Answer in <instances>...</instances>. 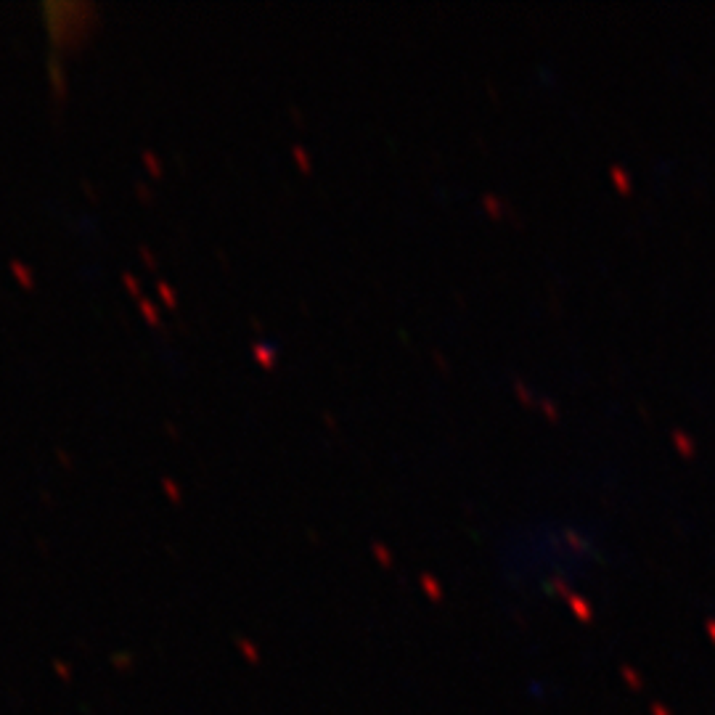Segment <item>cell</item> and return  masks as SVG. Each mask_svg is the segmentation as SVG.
Returning <instances> with one entry per match:
<instances>
[{"mask_svg":"<svg viewBox=\"0 0 715 715\" xmlns=\"http://www.w3.org/2000/svg\"><path fill=\"white\" fill-rule=\"evenodd\" d=\"M85 3H80V11H83ZM45 11V27H48V34H51V43L56 51H69L74 53L83 43L87 40V34L93 30V24H80L77 19L72 21L74 11H77V3H56V0H48L43 6ZM77 11V14H80Z\"/></svg>","mask_w":715,"mask_h":715,"instance_id":"cell-1","label":"cell"},{"mask_svg":"<svg viewBox=\"0 0 715 715\" xmlns=\"http://www.w3.org/2000/svg\"><path fill=\"white\" fill-rule=\"evenodd\" d=\"M48 83H51V96L56 101V109H64L69 99V83H67V69H64V61L59 53H51L48 56Z\"/></svg>","mask_w":715,"mask_h":715,"instance_id":"cell-2","label":"cell"},{"mask_svg":"<svg viewBox=\"0 0 715 715\" xmlns=\"http://www.w3.org/2000/svg\"><path fill=\"white\" fill-rule=\"evenodd\" d=\"M8 268H11V276H14V281H17L19 287L24 291H34V287H37V281H34V271L27 265V262H21V260H11L8 262Z\"/></svg>","mask_w":715,"mask_h":715,"instance_id":"cell-3","label":"cell"},{"mask_svg":"<svg viewBox=\"0 0 715 715\" xmlns=\"http://www.w3.org/2000/svg\"><path fill=\"white\" fill-rule=\"evenodd\" d=\"M53 453H56V459H59V461H61V464H64V469H74V461H72V456H67V453H64V450H61V448H56V450H53Z\"/></svg>","mask_w":715,"mask_h":715,"instance_id":"cell-4","label":"cell"}]
</instances>
